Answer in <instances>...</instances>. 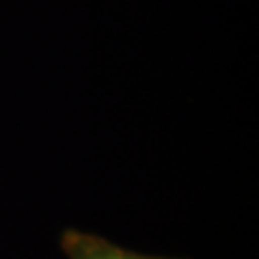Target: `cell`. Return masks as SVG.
<instances>
[{
    "label": "cell",
    "mask_w": 259,
    "mask_h": 259,
    "mask_svg": "<svg viewBox=\"0 0 259 259\" xmlns=\"http://www.w3.org/2000/svg\"><path fill=\"white\" fill-rule=\"evenodd\" d=\"M61 248L67 259H180L127 250L106 238L80 229H65L61 233Z\"/></svg>",
    "instance_id": "6da1fadb"
}]
</instances>
